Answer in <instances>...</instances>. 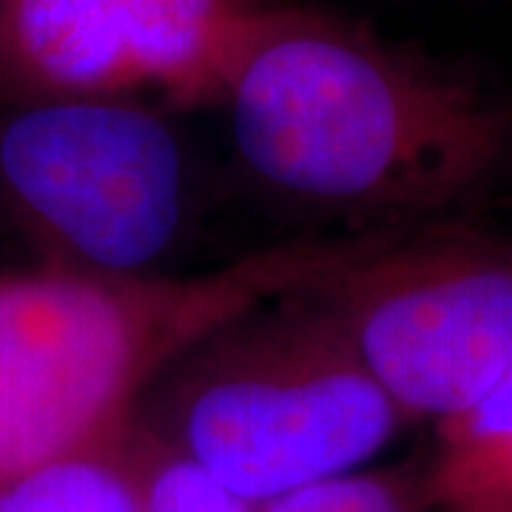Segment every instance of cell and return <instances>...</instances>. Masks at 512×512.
<instances>
[{
    "label": "cell",
    "instance_id": "6da1fadb",
    "mask_svg": "<svg viewBox=\"0 0 512 512\" xmlns=\"http://www.w3.org/2000/svg\"><path fill=\"white\" fill-rule=\"evenodd\" d=\"M239 165L296 211L362 231L444 222L512 168V103L362 20L279 0L225 80Z\"/></svg>",
    "mask_w": 512,
    "mask_h": 512
},
{
    "label": "cell",
    "instance_id": "7a4b0ae2",
    "mask_svg": "<svg viewBox=\"0 0 512 512\" xmlns=\"http://www.w3.org/2000/svg\"><path fill=\"white\" fill-rule=\"evenodd\" d=\"M328 268L293 239L194 276L0 274V478L126 436L180 353Z\"/></svg>",
    "mask_w": 512,
    "mask_h": 512
},
{
    "label": "cell",
    "instance_id": "3957f363",
    "mask_svg": "<svg viewBox=\"0 0 512 512\" xmlns=\"http://www.w3.org/2000/svg\"><path fill=\"white\" fill-rule=\"evenodd\" d=\"M404 421L313 285L202 336L137 410L143 430L254 507L359 470Z\"/></svg>",
    "mask_w": 512,
    "mask_h": 512
},
{
    "label": "cell",
    "instance_id": "277c9868",
    "mask_svg": "<svg viewBox=\"0 0 512 512\" xmlns=\"http://www.w3.org/2000/svg\"><path fill=\"white\" fill-rule=\"evenodd\" d=\"M0 205L46 268L168 274L188 222L183 140L143 100L0 106Z\"/></svg>",
    "mask_w": 512,
    "mask_h": 512
},
{
    "label": "cell",
    "instance_id": "5b68a950",
    "mask_svg": "<svg viewBox=\"0 0 512 512\" xmlns=\"http://www.w3.org/2000/svg\"><path fill=\"white\" fill-rule=\"evenodd\" d=\"M313 291L407 421L464 413L512 362V231L413 225Z\"/></svg>",
    "mask_w": 512,
    "mask_h": 512
},
{
    "label": "cell",
    "instance_id": "8992f818",
    "mask_svg": "<svg viewBox=\"0 0 512 512\" xmlns=\"http://www.w3.org/2000/svg\"><path fill=\"white\" fill-rule=\"evenodd\" d=\"M279 0H0V106L143 100L220 106L256 23Z\"/></svg>",
    "mask_w": 512,
    "mask_h": 512
},
{
    "label": "cell",
    "instance_id": "52a82bcc",
    "mask_svg": "<svg viewBox=\"0 0 512 512\" xmlns=\"http://www.w3.org/2000/svg\"><path fill=\"white\" fill-rule=\"evenodd\" d=\"M0 512H146L134 427L120 439L0 478Z\"/></svg>",
    "mask_w": 512,
    "mask_h": 512
},
{
    "label": "cell",
    "instance_id": "ba28073f",
    "mask_svg": "<svg viewBox=\"0 0 512 512\" xmlns=\"http://www.w3.org/2000/svg\"><path fill=\"white\" fill-rule=\"evenodd\" d=\"M254 512H433L427 467L350 470L256 504Z\"/></svg>",
    "mask_w": 512,
    "mask_h": 512
},
{
    "label": "cell",
    "instance_id": "9c48e42d",
    "mask_svg": "<svg viewBox=\"0 0 512 512\" xmlns=\"http://www.w3.org/2000/svg\"><path fill=\"white\" fill-rule=\"evenodd\" d=\"M433 512H512V441L439 450L427 464Z\"/></svg>",
    "mask_w": 512,
    "mask_h": 512
},
{
    "label": "cell",
    "instance_id": "30bf717a",
    "mask_svg": "<svg viewBox=\"0 0 512 512\" xmlns=\"http://www.w3.org/2000/svg\"><path fill=\"white\" fill-rule=\"evenodd\" d=\"M134 447L143 476L146 512H254V504L228 493L197 464L151 436L137 421Z\"/></svg>",
    "mask_w": 512,
    "mask_h": 512
},
{
    "label": "cell",
    "instance_id": "8fae6325",
    "mask_svg": "<svg viewBox=\"0 0 512 512\" xmlns=\"http://www.w3.org/2000/svg\"><path fill=\"white\" fill-rule=\"evenodd\" d=\"M436 427L439 450H478L512 441V362L476 404Z\"/></svg>",
    "mask_w": 512,
    "mask_h": 512
}]
</instances>
